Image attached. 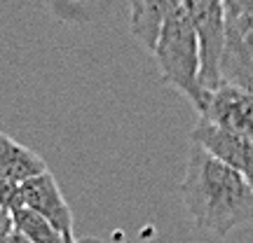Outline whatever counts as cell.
<instances>
[{"instance_id": "1", "label": "cell", "mask_w": 253, "mask_h": 243, "mask_svg": "<svg viewBox=\"0 0 253 243\" xmlns=\"http://www.w3.org/2000/svg\"><path fill=\"white\" fill-rule=\"evenodd\" d=\"M181 197L192 222L216 236H227L253 220L251 185L195 143L190 145Z\"/></svg>"}, {"instance_id": "2", "label": "cell", "mask_w": 253, "mask_h": 243, "mask_svg": "<svg viewBox=\"0 0 253 243\" xmlns=\"http://www.w3.org/2000/svg\"><path fill=\"white\" fill-rule=\"evenodd\" d=\"M153 54L160 66L162 80L181 91L202 115L207 108L209 94L202 89V82H199L197 33L183 0H171L169 17L164 21L162 35L157 40Z\"/></svg>"}, {"instance_id": "3", "label": "cell", "mask_w": 253, "mask_h": 243, "mask_svg": "<svg viewBox=\"0 0 253 243\" xmlns=\"http://www.w3.org/2000/svg\"><path fill=\"white\" fill-rule=\"evenodd\" d=\"M225 7V49L220 59L223 84L253 91V2H223Z\"/></svg>"}, {"instance_id": "4", "label": "cell", "mask_w": 253, "mask_h": 243, "mask_svg": "<svg viewBox=\"0 0 253 243\" xmlns=\"http://www.w3.org/2000/svg\"><path fill=\"white\" fill-rule=\"evenodd\" d=\"M199 45V82L207 94L223 87L220 59L225 49V7L218 0H183Z\"/></svg>"}, {"instance_id": "5", "label": "cell", "mask_w": 253, "mask_h": 243, "mask_svg": "<svg viewBox=\"0 0 253 243\" xmlns=\"http://www.w3.org/2000/svg\"><path fill=\"white\" fill-rule=\"evenodd\" d=\"M192 143L239 173L253 189V140L199 117L192 129Z\"/></svg>"}, {"instance_id": "6", "label": "cell", "mask_w": 253, "mask_h": 243, "mask_svg": "<svg viewBox=\"0 0 253 243\" xmlns=\"http://www.w3.org/2000/svg\"><path fill=\"white\" fill-rule=\"evenodd\" d=\"M19 189H21V208L33 210L36 215L47 220L54 229H59L63 236L73 239L71 206H68V201H66L61 187L52 173L47 171L38 178H31L28 182L19 185Z\"/></svg>"}, {"instance_id": "7", "label": "cell", "mask_w": 253, "mask_h": 243, "mask_svg": "<svg viewBox=\"0 0 253 243\" xmlns=\"http://www.w3.org/2000/svg\"><path fill=\"white\" fill-rule=\"evenodd\" d=\"M199 117L253 140V91L223 84L209 94L207 108Z\"/></svg>"}, {"instance_id": "8", "label": "cell", "mask_w": 253, "mask_h": 243, "mask_svg": "<svg viewBox=\"0 0 253 243\" xmlns=\"http://www.w3.org/2000/svg\"><path fill=\"white\" fill-rule=\"evenodd\" d=\"M42 173H47V164L33 150L0 134V178L14 185H24Z\"/></svg>"}, {"instance_id": "9", "label": "cell", "mask_w": 253, "mask_h": 243, "mask_svg": "<svg viewBox=\"0 0 253 243\" xmlns=\"http://www.w3.org/2000/svg\"><path fill=\"white\" fill-rule=\"evenodd\" d=\"M169 9H171V0H134V2H129V31L150 52H155V47H157L164 21L169 17Z\"/></svg>"}, {"instance_id": "10", "label": "cell", "mask_w": 253, "mask_h": 243, "mask_svg": "<svg viewBox=\"0 0 253 243\" xmlns=\"http://www.w3.org/2000/svg\"><path fill=\"white\" fill-rule=\"evenodd\" d=\"M14 220V229L24 236L28 243H73V239L63 236L59 229L49 225L47 220H42L40 215H36L28 208H19L12 213Z\"/></svg>"}, {"instance_id": "11", "label": "cell", "mask_w": 253, "mask_h": 243, "mask_svg": "<svg viewBox=\"0 0 253 243\" xmlns=\"http://www.w3.org/2000/svg\"><path fill=\"white\" fill-rule=\"evenodd\" d=\"M0 208L9 210V213L21 208V189L19 185L5 180V178H0Z\"/></svg>"}, {"instance_id": "12", "label": "cell", "mask_w": 253, "mask_h": 243, "mask_svg": "<svg viewBox=\"0 0 253 243\" xmlns=\"http://www.w3.org/2000/svg\"><path fill=\"white\" fill-rule=\"evenodd\" d=\"M12 232H14V220H12V213L0 208V243L5 241Z\"/></svg>"}, {"instance_id": "13", "label": "cell", "mask_w": 253, "mask_h": 243, "mask_svg": "<svg viewBox=\"0 0 253 243\" xmlns=\"http://www.w3.org/2000/svg\"><path fill=\"white\" fill-rule=\"evenodd\" d=\"M2 243H28V241H26V239H24V236H21V234H19L17 229H14V232H12V234H9V236H7V239H5V241H2Z\"/></svg>"}, {"instance_id": "14", "label": "cell", "mask_w": 253, "mask_h": 243, "mask_svg": "<svg viewBox=\"0 0 253 243\" xmlns=\"http://www.w3.org/2000/svg\"><path fill=\"white\" fill-rule=\"evenodd\" d=\"M73 243H103L99 239H82V241H73Z\"/></svg>"}]
</instances>
